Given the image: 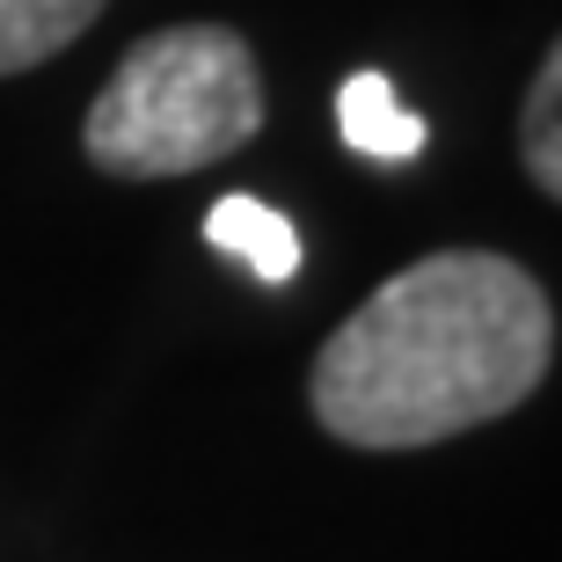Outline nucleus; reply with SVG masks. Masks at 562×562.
I'll use <instances>...</instances> for the list:
<instances>
[{"label":"nucleus","instance_id":"obj_3","mask_svg":"<svg viewBox=\"0 0 562 562\" xmlns=\"http://www.w3.org/2000/svg\"><path fill=\"white\" fill-rule=\"evenodd\" d=\"M205 241L241 256L263 285H285L300 271V234H292V220L278 205H263V198H249V190H234V198H220L205 212Z\"/></svg>","mask_w":562,"mask_h":562},{"label":"nucleus","instance_id":"obj_2","mask_svg":"<svg viewBox=\"0 0 562 562\" xmlns=\"http://www.w3.org/2000/svg\"><path fill=\"white\" fill-rule=\"evenodd\" d=\"M263 132V66L227 22H176L117 59L88 103L81 146L117 183H161L227 161Z\"/></svg>","mask_w":562,"mask_h":562},{"label":"nucleus","instance_id":"obj_1","mask_svg":"<svg viewBox=\"0 0 562 562\" xmlns=\"http://www.w3.org/2000/svg\"><path fill=\"white\" fill-rule=\"evenodd\" d=\"M555 366V300L497 249H438L314 351V424L358 453H417L512 417Z\"/></svg>","mask_w":562,"mask_h":562},{"label":"nucleus","instance_id":"obj_5","mask_svg":"<svg viewBox=\"0 0 562 562\" xmlns=\"http://www.w3.org/2000/svg\"><path fill=\"white\" fill-rule=\"evenodd\" d=\"M110 0H0V81L59 59Z\"/></svg>","mask_w":562,"mask_h":562},{"label":"nucleus","instance_id":"obj_6","mask_svg":"<svg viewBox=\"0 0 562 562\" xmlns=\"http://www.w3.org/2000/svg\"><path fill=\"white\" fill-rule=\"evenodd\" d=\"M519 161L526 176L548 190L562 205V37L548 44L541 74H533V88H526V110H519Z\"/></svg>","mask_w":562,"mask_h":562},{"label":"nucleus","instance_id":"obj_4","mask_svg":"<svg viewBox=\"0 0 562 562\" xmlns=\"http://www.w3.org/2000/svg\"><path fill=\"white\" fill-rule=\"evenodd\" d=\"M336 125H344V139H351L358 154H373V161H409V154H424V139H431V125L395 95L387 74H351L344 95H336Z\"/></svg>","mask_w":562,"mask_h":562}]
</instances>
